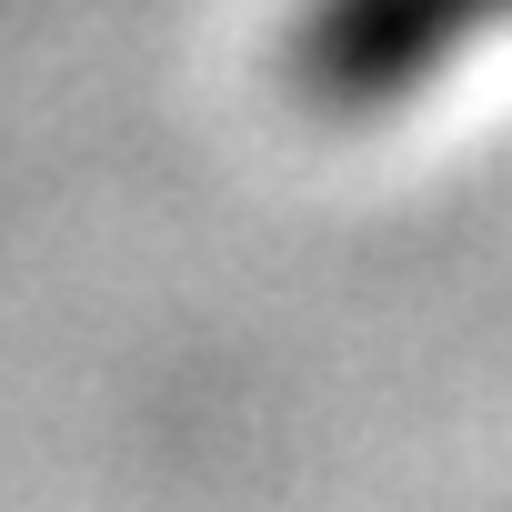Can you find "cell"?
<instances>
[{"label":"cell","instance_id":"6da1fadb","mask_svg":"<svg viewBox=\"0 0 512 512\" xmlns=\"http://www.w3.org/2000/svg\"><path fill=\"white\" fill-rule=\"evenodd\" d=\"M482 31H512V0H302L292 81L332 111H382Z\"/></svg>","mask_w":512,"mask_h":512}]
</instances>
